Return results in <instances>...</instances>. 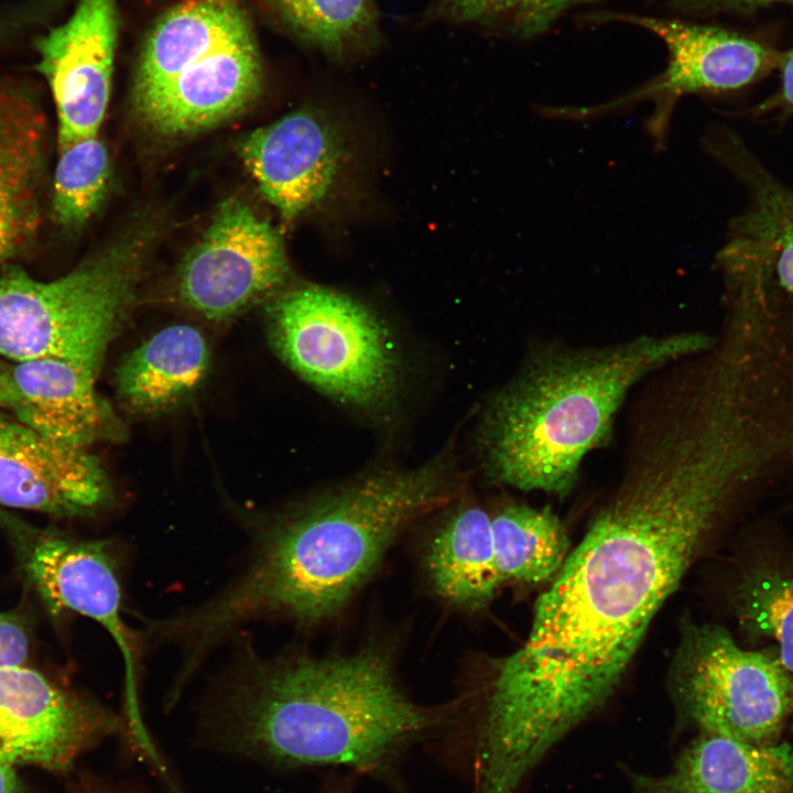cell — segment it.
<instances>
[{"instance_id": "cell-1", "label": "cell", "mask_w": 793, "mask_h": 793, "mask_svg": "<svg viewBox=\"0 0 793 793\" xmlns=\"http://www.w3.org/2000/svg\"><path fill=\"white\" fill-rule=\"evenodd\" d=\"M628 441L615 492L537 598L525 642L497 663L474 737L504 771L532 773L607 703L708 534L753 496L745 463L703 432Z\"/></svg>"}, {"instance_id": "cell-2", "label": "cell", "mask_w": 793, "mask_h": 793, "mask_svg": "<svg viewBox=\"0 0 793 793\" xmlns=\"http://www.w3.org/2000/svg\"><path fill=\"white\" fill-rule=\"evenodd\" d=\"M448 455L359 477L289 510L254 537L245 571L211 599L162 618L161 633L198 667L238 626L282 617L312 626L338 613L416 520L456 500Z\"/></svg>"}, {"instance_id": "cell-3", "label": "cell", "mask_w": 793, "mask_h": 793, "mask_svg": "<svg viewBox=\"0 0 793 793\" xmlns=\"http://www.w3.org/2000/svg\"><path fill=\"white\" fill-rule=\"evenodd\" d=\"M459 708L415 702L379 647L278 659L246 650L224 687L219 720L238 746L270 762L380 775L452 725Z\"/></svg>"}, {"instance_id": "cell-4", "label": "cell", "mask_w": 793, "mask_h": 793, "mask_svg": "<svg viewBox=\"0 0 793 793\" xmlns=\"http://www.w3.org/2000/svg\"><path fill=\"white\" fill-rule=\"evenodd\" d=\"M714 340L702 330H683L596 346L539 345L485 413L487 476L519 490L566 497L585 457L608 441L633 389Z\"/></svg>"}, {"instance_id": "cell-5", "label": "cell", "mask_w": 793, "mask_h": 793, "mask_svg": "<svg viewBox=\"0 0 793 793\" xmlns=\"http://www.w3.org/2000/svg\"><path fill=\"white\" fill-rule=\"evenodd\" d=\"M263 69L240 0H183L148 34L137 64L133 105L165 137L218 126L259 96Z\"/></svg>"}, {"instance_id": "cell-6", "label": "cell", "mask_w": 793, "mask_h": 793, "mask_svg": "<svg viewBox=\"0 0 793 793\" xmlns=\"http://www.w3.org/2000/svg\"><path fill=\"white\" fill-rule=\"evenodd\" d=\"M143 243L129 238L52 281L0 273V357L55 358L96 376L132 303Z\"/></svg>"}, {"instance_id": "cell-7", "label": "cell", "mask_w": 793, "mask_h": 793, "mask_svg": "<svg viewBox=\"0 0 793 793\" xmlns=\"http://www.w3.org/2000/svg\"><path fill=\"white\" fill-rule=\"evenodd\" d=\"M274 351L334 400L365 411L391 405L401 366L390 334L360 301L317 285L276 294L265 313Z\"/></svg>"}, {"instance_id": "cell-8", "label": "cell", "mask_w": 793, "mask_h": 793, "mask_svg": "<svg viewBox=\"0 0 793 793\" xmlns=\"http://www.w3.org/2000/svg\"><path fill=\"white\" fill-rule=\"evenodd\" d=\"M670 689L680 720L699 732L770 745L793 717V673L775 651L742 649L717 624L684 626Z\"/></svg>"}, {"instance_id": "cell-9", "label": "cell", "mask_w": 793, "mask_h": 793, "mask_svg": "<svg viewBox=\"0 0 793 793\" xmlns=\"http://www.w3.org/2000/svg\"><path fill=\"white\" fill-rule=\"evenodd\" d=\"M0 524L50 610L90 618L116 641L124 661L126 716L133 723L141 720L137 636L122 617L119 574L106 542L33 525L2 507Z\"/></svg>"}, {"instance_id": "cell-10", "label": "cell", "mask_w": 793, "mask_h": 793, "mask_svg": "<svg viewBox=\"0 0 793 793\" xmlns=\"http://www.w3.org/2000/svg\"><path fill=\"white\" fill-rule=\"evenodd\" d=\"M290 275L280 232L240 199L224 202L177 276L181 301L224 321L276 295Z\"/></svg>"}, {"instance_id": "cell-11", "label": "cell", "mask_w": 793, "mask_h": 793, "mask_svg": "<svg viewBox=\"0 0 793 793\" xmlns=\"http://www.w3.org/2000/svg\"><path fill=\"white\" fill-rule=\"evenodd\" d=\"M612 18L637 24L660 37L669 51L667 67L627 96L600 108L580 109L574 117L651 99L655 110L647 126L660 143L667 131L672 108L681 96L740 88L780 67L784 55L718 28L637 14H615Z\"/></svg>"}, {"instance_id": "cell-12", "label": "cell", "mask_w": 793, "mask_h": 793, "mask_svg": "<svg viewBox=\"0 0 793 793\" xmlns=\"http://www.w3.org/2000/svg\"><path fill=\"white\" fill-rule=\"evenodd\" d=\"M117 37V0H79L66 21L39 40L37 68L54 100L58 148L98 134Z\"/></svg>"}, {"instance_id": "cell-13", "label": "cell", "mask_w": 793, "mask_h": 793, "mask_svg": "<svg viewBox=\"0 0 793 793\" xmlns=\"http://www.w3.org/2000/svg\"><path fill=\"white\" fill-rule=\"evenodd\" d=\"M117 718L39 672L0 667V754L17 764L62 771L96 740L116 731Z\"/></svg>"}, {"instance_id": "cell-14", "label": "cell", "mask_w": 793, "mask_h": 793, "mask_svg": "<svg viewBox=\"0 0 793 793\" xmlns=\"http://www.w3.org/2000/svg\"><path fill=\"white\" fill-rule=\"evenodd\" d=\"M239 152L262 195L289 221L329 197L346 162L339 129L311 108L252 131Z\"/></svg>"}, {"instance_id": "cell-15", "label": "cell", "mask_w": 793, "mask_h": 793, "mask_svg": "<svg viewBox=\"0 0 793 793\" xmlns=\"http://www.w3.org/2000/svg\"><path fill=\"white\" fill-rule=\"evenodd\" d=\"M112 501L110 480L89 449L56 444L0 411V507L74 518Z\"/></svg>"}, {"instance_id": "cell-16", "label": "cell", "mask_w": 793, "mask_h": 793, "mask_svg": "<svg viewBox=\"0 0 793 793\" xmlns=\"http://www.w3.org/2000/svg\"><path fill=\"white\" fill-rule=\"evenodd\" d=\"M96 378L62 359L0 358V411L56 444L89 449L118 426Z\"/></svg>"}, {"instance_id": "cell-17", "label": "cell", "mask_w": 793, "mask_h": 793, "mask_svg": "<svg viewBox=\"0 0 793 793\" xmlns=\"http://www.w3.org/2000/svg\"><path fill=\"white\" fill-rule=\"evenodd\" d=\"M627 775L636 793H793V748L699 732L667 771Z\"/></svg>"}, {"instance_id": "cell-18", "label": "cell", "mask_w": 793, "mask_h": 793, "mask_svg": "<svg viewBox=\"0 0 793 793\" xmlns=\"http://www.w3.org/2000/svg\"><path fill=\"white\" fill-rule=\"evenodd\" d=\"M726 150L724 156L747 185L750 203L719 256L725 282L760 280L793 311V189L742 154V148Z\"/></svg>"}, {"instance_id": "cell-19", "label": "cell", "mask_w": 793, "mask_h": 793, "mask_svg": "<svg viewBox=\"0 0 793 793\" xmlns=\"http://www.w3.org/2000/svg\"><path fill=\"white\" fill-rule=\"evenodd\" d=\"M44 121L26 97L0 90V264L26 245L40 218Z\"/></svg>"}, {"instance_id": "cell-20", "label": "cell", "mask_w": 793, "mask_h": 793, "mask_svg": "<svg viewBox=\"0 0 793 793\" xmlns=\"http://www.w3.org/2000/svg\"><path fill=\"white\" fill-rule=\"evenodd\" d=\"M424 567L432 589L449 606L466 612L486 608L503 583L488 512L474 503L456 507L433 533Z\"/></svg>"}, {"instance_id": "cell-21", "label": "cell", "mask_w": 793, "mask_h": 793, "mask_svg": "<svg viewBox=\"0 0 793 793\" xmlns=\"http://www.w3.org/2000/svg\"><path fill=\"white\" fill-rule=\"evenodd\" d=\"M208 367L209 349L203 334L191 325H172L122 360L116 372V393L132 413H161L189 397Z\"/></svg>"}, {"instance_id": "cell-22", "label": "cell", "mask_w": 793, "mask_h": 793, "mask_svg": "<svg viewBox=\"0 0 793 793\" xmlns=\"http://www.w3.org/2000/svg\"><path fill=\"white\" fill-rule=\"evenodd\" d=\"M491 530L503 583L550 580L569 554L566 530L548 507L507 506L491 517Z\"/></svg>"}, {"instance_id": "cell-23", "label": "cell", "mask_w": 793, "mask_h": 793, "mask_svg": "<svg viewBox=\"0 0 793 793\" xmlns=\"http://www.w3.org/2000/svg\"><path fill=\"white\" fill-rule=\"evenodd\" d=\"M297 37L335 61L369 52L380 42L374 0H267Z\"/></svg>"}, {"instance_id": "cell-24", "label": "cell", "mask_w": 793, "mask_h": 793, "mask_svg": "<svg viewBox=\"0 0 793 793\" xmlns=\"http://www.w3.org/2000/svg\"><path fill=\"white\" fill-rule=\"evenodd\" d=\"M730 601L745 634L775 643L772 649L780 662L793 673V567L749 565L732 587Z\"/></svg>"}, {"instance_id": "cell-25", "label": "cell", "mask_w": 793, "mask_h": 793, "mask_svg": "<svg viewBox=\"0 0 793 793\" xmlns=\"http://www.w3.org/2000/svg\"><path fill=\"white\" fill-rule=\"evenodd\" d=\"M110 178L108 150L97 135L58 148L52 207L57 222L78 228L102 204Z\"/></svg>"}, {"instance_id": "cell-26", "label": "cell", "mask_w": 793, "mask_h": 793, "mask_svg": "<svg viewBox=\"0 0 793 793\" xmlns=\"http://www.w3.org/2000/svg\"><path fill=\"white\" fill-rule=\"evenodd\" d=\"M601 0H436V11L456 23H472L531 37L545 32L561 15Z\"/></svg>"}, {"instance_id": "cell-27", "label": "cell", "mask_w": 793, "mask_h": 793, "mask_svg": "<svg viewBox=\"0 0 793 793\" xmlns=\"http://www.w3.org/2000/svg\"><path fill=\"white\" fill-rule=\"evenodd\" d=\"M29 639L17 619L0 612V667L23 665Z\"/></svg>"}, {"instance_id": "cell-28", "label": "cell", "mask_w": 793, "mask_h": 793, "mask_svg": "<svg viewBox=\"0 0 793 793\" xmlns=\"http://www.w3.org/2000/svg\"><path fill=\"white\" fill-rule=\"evenodd\" d=\"M780 67L782 84L775 98V105L793 109V50L784 53Z\"/></svg>"}, {"instance_id": "cell-29", "label": "cell", "mask_w": 793, "mask_h": 793, "mask_svg": "<svg viewBox=\"0 0 793 793\" xmlns=\"http://www.w3.org/2000/svg\"><path fill=\"white\" fill-rule=\"evenodd\" d=\"M0 793H18L15 764L0 754Z\"/></svg>"}, {"instance_id": "cell-30", "label": "cell", "mask_w": 793, "mask_h": 793, "mask_svg": "<svg viewBox=\"0 0 793 793\" xmlns=\"http://www.w3.org/2000/svg\"><path fill=\"white\" fill-rule=\"evenodd\" d=\"M696 1V0H692ZM702 3H708V4H729V6H750V4H761V3H768L776 0H697Z\"/></svg>"}, {"instance_id": "cell-31", "label": "cell", "mask_w": 793, "mask_h": 793, "mask_svg": "<svg viewBox=\"0 0 793 793\" xmlns=\"http://www.w3.org/2000/svg\"><path fill=\"white\" fill-rule=\"evenodd\" d=\"M792 723H793V721H792ZM792 729H793V724H792Z\"/></svg>"}]
</instances>
